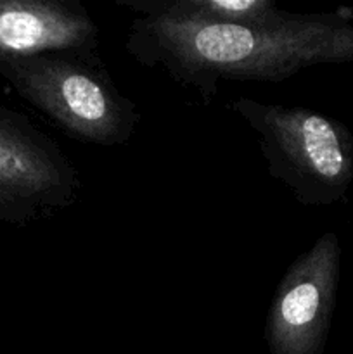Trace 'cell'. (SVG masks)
<instances>
[{
  "label": "cell",
  "instance_id": "3957f363",
  "mask_svg": "<svg viewBox=\"0 0 353 354\" xmlns=\"http://www.w3.org/2000/svg\"><path fill=\"white\" fill-rule=\"evenodd\" d=\"M258 137L270 176L301 206L327 207L353 182V135L341 121L307 107L237 97L230 104Z\"/></svg>",
  "mask_w": 353,
  "mask_h": 354
},
{
  "label": "cell",
  "instance_id": "6da1fadb",
  "mask_svg": "<svg viewBox=\"0 0 353 354\" xmlns=\"http://www.w3.org/2000/svg\"><path fill=\"white\" fill-rule=\"evenodd\" d=\"M125 48L211 102L225 80L280 83L310 66L353 62V26L338 12H293L265 26L137 16Z\"/></svg>",
  "mask_w": 353,
  "mask_h": 354
},
{
  "label": "cell",
  "instance_id": "52a82bcc",
  "mask_svg": "<svg viewBox=\"0 0 353 354\" xmlns=\"http://www.w3.org/2000/svg\"><path fill=\"white\" fill-rule=\"evenodd\" d=\"M142 17H179L227 24H275L293 16L273 0H116Z\"/></svg>",
  "mask_w": 353,
  "mask_h": 354
},
{
  "label": "cell",
  "instance_id": "277c9868",
  "mask_svg": "<svg viewBox=\"0 0 353 354\" xmlns=\"http://www.w3.org/2000/svg\"><path fill=\"white\" fill-rule=\"evenodd\" d=\"M75 168L21 114L0 107V223L28 225L78 197Z\"/></svg>",
  "mask_w": 353,
  "mask_h": 354
},
{
  "label": "cell",
  "instance_id": "5b68a950",
  "mask_svg": "<svg viewBox=\"0 0 353 354\" xmlns=\"http://www.w3.org/2000/svg\"><path fill=\"white\" fill-rule=\"evenodd\" d=\"M339 273L341 245L327 232L298 256L277 286L265 324L270 354H324Z\"/></svg>",
  "mask_w": 353,
  "mask_h": 354
},
{
  "label": "cell",
  "instance_id": "8992f818",
  "mask_svg": "<svg viewBox=\"0 0 353 354\" xmlns=\"http://www.w3.org/2000/svg\"><path fill=\"white\" fill-rule=\"evenodd\" d=\"M99 26L75 0H0V62L47 52H96Z\"/></svg>",
  "mask_w": 353,
  "mask_h": 354
},
{
  "label": "cell",
  "instance_id": "7a4b0ae2",
  "mask_svg": "<svg viewBox=\"0 0 353 354\" xmlns=\"http://www.w3.org/2000/svg\"><path fill=\"white\" fill-rule=\"evenodd\" d=\"M0 76L75 140L121 145L141 123L135 102L116 88L96 52H47L3 61Z\"/></svg>",
  "mask_w": 353,
  "mask_h": 354
}]
</instances>
